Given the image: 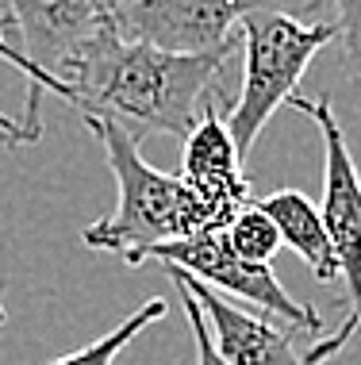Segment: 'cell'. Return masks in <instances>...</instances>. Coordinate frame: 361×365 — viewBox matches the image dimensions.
<instances>
[{
  "label": "cell",
  "mask_w": 361,
  "mask_h": 365,
  "mask_svg": "<svg viewBox=\"0 0 361 365\" xmlns=\"http://www.w3.org/2000/svg\"><path fill=\"white\" fill-rule=\"evenodd\" d=\"M239 38L204 54H177L127 38L115 27L96 31L58 62L62 101L77 115H104L123 123L135 139L146 131L184 135L216 96V77L227 70Z\"/></svg>",
  "instance_id": "cell-1"
},
{
  "label": "cell",
  "mask_w": 361,
  "mask_h": 365,
  "mask_svg": "<svg viewBox=\"0 0 361 365\" xmlns=\"http://www.w3.org/2000/svg\"><path fill=\"white\" fill-rule=\"evenodd\" d=\"M81 123L100 139L115 177V208L81 231L89 250L115 254L123 265H142L154 246L192 239L204 231H219V220L200 200L181 173H162L139 154V139L123 123L104 115H81Z\"/></svg>",
  "instance_id": "cell-2"
},
{
  "label": "cell",
  "mask_w": 361,
  "mask_h": 365,
  "mask_svg": "<svg viewBox=\"0 0 361 365\" xmlns=\"http://www.w3.org/2000/svg\"><path fill=\"white\" fill-rule=\"evenodd\" d=\"M239 31L242 88L227 104L223 120L246 162L261 127L281 104H288V96H296L300 77L315 62V54L335 43V24H304L288 12H253L239 24Z\"/></svg>",
  "instance_id": "cell-3"
},
{
  "label": "cell",
  "mask_w": 361,
  "mask_h": 365,
  "mask_svg": "<svg viewBox=\"0 0 361 365\" xmlns=\"http://www.w3.org/2000/svg\"><path fill=\"white\" fill-rule=\"evenodd\" d=\"M131 0H0V19L19 31V73L27 77L23 120L0 115L4 146H27L43 135V96L58 93V62L73 54L81 43H89L96 31L115 27L120 12Z\"/></svg>",
  "instance_id": "cell-4"
},
{
  "label": "cell",
  "mask_w": 361,
  "mask_h": 365,
  "mask_svg": "<svg viewBox=\"0 0 361 365\" xmlns=\"http://www.w3.org/2000/svg\"><path fill=\"white\" fill-rule=\"evenodd\" d=\"M288 104L296 112H304L323 135V208H319V215H323L330 246H335L338 277L346 281L350 304H354V312L342 319V327L327 334V339H315L311 350L304 354L308 365H323L361 327V173L346 146V131L338 127L327 96H315V101L311 96H288Z\"/></svg>",
  "instance_id": "cell-5"
},
{
  "label": "cell",
  "mask_w": 361,
  "mask_h": 365,
  "mask_svg": "<svg viewBox=\"0 0 361 365\" xmlns=\"http://www.w3.org/2000/svg\"><path fill=\"white\" fill-rule=\"evenodd\" d=\"M327 0H131L115 31L177 54H204L235 43V27L253 12H319Z\"/></svg>",
  "instance_id": "cell-6"
},
{
  "label": "cell",
  "mask_w": 361,
  "mask_h": 365,
  "mask_svg": "<svg viewBox=\"0 0 361 365\" xmlns=\"http://www.w3.org/2000/svg\"><path fill=\"white\" fill-rule=\"evenodd\" d=\"M146 262L177 265V269H184V273H192L197 281H204L208 289L239 296V300L253 304L258 312L281 319L285 327L315 331V334L323 331V315H319L315 308H308V304L292 300V296L285 292V284L273 277L269 265L239 258L219 231H204V235H192V239H177V242L154 246Z\"/></svg>",
  "instance_id": "cell-7"
},
{
  "label": "cell",
  "mask_w": 361,
  "mask_h": 365,
  "mask_svg": "<svg viewBox=\"0 0 361 365\" xmlns=\"http://www.w3.org/2000/svg\"><path fill=\"white\" fill-rule=\"evenodd\" d=\"M162 269L169 273L173 284H181L200 304L211 346L219 350L223 361H231V365H308L296 354V342H292L300 334L296 327H277L266 315L235 308L231 300H223V292L208 289L204 281L177 269V265H162Z\"/></svg>",
  "instance_id": "cell-8"
},
{
  "label": "cell",
  "mask_w": 361,
  "mask_h": 365,
  "mask_svg": "<svg viewBox=\"0 0 361 365\" xmlns=\"http://www.w3.org/2000/svg\"><path fill=\"white\" fill-rule=\"evenodd\" d=\"M223 112H227V104L216 93L204 104L192 131L184 135V154H181V181L208 204L219 227L253 200L250 181L242 173V154H239L235 139H231Z\"/></svg>",
  "instance_id": "cell-9"
},
{
  "label": "cell",
  "mask_w": 361,
  "mask_h": 365,
  "mask_svg": "<svg viewBox=\"0 0 361 365\" xmlns=\"http://www.w3.org/2000/svg\"><path fill=\"white\" fill-rule=\"evenodd\" d=\"M258 204L269 212V220L277 223L281 242L292 246V250L311 265V273H315L319 281L338 277V258H335V246H330V235L323 227V215H319V208L304 192L281 189V192H273Z\"/></svg>",
  "instance_id": "cell-10"
},
{
  "label": "cell",
  "mask_w": 361,
  "mask_h": 365,
  "mask_svg": "<svg viewBox=\"0 0 361 365\" xmlns=\"http://www.w3.org/2000/svg\"><path fill=\"white\" fill-rule=\"evenodd\" d=\"M158 319H165V300L150 296V300H146L139 312L127 315L115 331H108L104 339H96V342H89V346H81V350H73V354H62V358H54L51 365H115V361H120V354L131 346V342L139 339L150 323H158Z\"/></svg>",
  "instance_id": "cell-11"
},
{
  "label": "cell",
  "mask_w": 361,
  "mask_h": 365,
  "mask_svg": "<svg viewBox=\"0 0 361 365\" xmlns=\"http://www.w3.org/2000/svg\"><path fill=\"white\" fill-rule=\"evenodd\" d=\"M219 235L227 239V246L239 254V258L258 262V265H269V262H273V254H277L281 246H285V242H281L277 223L269 220V212L261 208L258 200H250L246 208H239L227 223L219 227Z\"/></svg>",
  "instance_id": "cell-12"
},
{
  "label": "cell",
  "mask_w": 361,
  "mask_h": 365,
  "mask_svg": "<svg viewBox=\"0 0 361 365\" xmlns=\"http://www.w3.org/2000/svg\"><path fill=\"white\" fill-rule=\"evenodd\" d=\"M335 38H338V66L361 88V0H335Z\"/></svg>",
  "instance_id": "cell-13"
},
{
  "label": "cell",
  "mask_w": 361,
  "mask_h": 365,
  "mask_svg": "<svg viewBox=\"0 0 361 365\" xmlns=\"http://www.w3.org/2000/svg\"><path fill=\"white\" fill-rule=\"evenodd\" d=\"M177 292H181V308L184 315H189V327H192V339H197V365H231V361H223L219 358V350L211 346V334H208V323H204V312H200V304L192 300L189 292L177 284Z\"/></svg>",
  "instance_id": "cell-14"
},
{
  "label": "cell",
  "mask_w": 361,
  "mask_h": 365,
  "mask_svg": "<svg viewBox=\"0 0 361 365\" xmlns=\"http://www.w3.org/2000/svg\"><path fill=\"white\" fill-rule=\"evenodd\" d=\"M0 58H4L8 66H16V70H19V54H16V46L8 43V31H4V19H0Z\"/></svg>",
  "instance_id": "cell-15"
},
{
  "label": "cell",
  "mask_w": 361,
  "mask_h": 365,
  "mask_svg": "<svg viewBox=\"0 0 361 365\" xmlns=\"http://www.w3.org/2000/svg\"><path fill=\"white\" fill-rule=\"evenodd\" d=\"M0 150H8V146L0 143ZM4 323H8V312H4V300H0V327H4Z\"/></svg>",
  "instance_id": "cell-16"
}]
</instances>
